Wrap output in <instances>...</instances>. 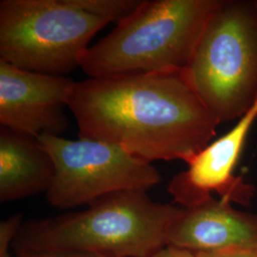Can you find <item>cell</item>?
<instances>
[{
	"label": "cell",
	"mask_w": 257,
	"mask_h": 257,
	"mask_svg": "<svg viewBox=\"0 0 257 257\" xmlns=\"http://www.w3.org/2000/svg\"><path fill=\"white\" fill-rule=\"evenodd\" d=\"M68 108L78 138L117 146L149 163L186 162L220 125L184 71L90 77L75 82Z\"/></svg>",
	"instance_id": "1"
},
{
	"label": "cell",
	"mask_w": 257,
	"mask_h": 257,
	"mask_svg": "<svg viewBox=\"0 0 257 257\" xmlns=\"http://www.w3.org/2000/svg\"><path fill=\"white\" fill-rule=\"evenodd\" d=\"M180 211L153 200L146 191L111 193L85 211L21 225L12 248L17 256L154 257L167 246L170 226Z\"/></svg>",
	"instance_id": "2"
},
{
	"label": "cell",
	"mask_w": 257,
	"mask_h": 257,
	"mask_svg": "<svg viewBox=\"0 0 257 257\" xmlns=\"http://www.w3.org/2000/svg\"><path fill=\"white\" fill-rule=\"evenodd\" d=\"M222 0H143L136 13L83 54L90 77L184 71Z\"/></svg>",
	"instance_id": "3"
},
{
	"label": "cell",
	"mask_w": 257,
	"mask_h": 257,
	"mask_svg": "<svg viewBox=\"0 0 257 257\" xmlns=\"http://www.w3.org/2000/svg\"><path fill=\"white\" fill-rule=\"evenodd\" d=\"M184 74L219 124L257 101V1L222 0Z\"/></svg>",
	"instance_id": "4"
},
{
	"label": "cell",
	"mask_w": 257,
	"mask_h": 257,
	"mask_svg": "<svg viewBox=\"0 0 257 257\" xmlns=\"http://www.w3.org/2000/svg\"><path fill=\"white\" fill-rule=\"evenodd\" d=\"M108 24L73 0H1L0 59L64 76L79 67L91 40Z\"/></svg>",
	"instance_id": "5"
},
{
	"label": "cell",
	"mask_w": 257,
	"mask_h": 257,
	"mask_svg": "<svg viewBox=\"0 0 257 257\" xmlns=\"http://www.w3.org/2000/svg\"><path fill=\"white\" fill-rule=\"evenodd\" d=\"M55 163L47 200L58 209L90 205L111 193L146 191L161 181L152 163L121 148L91 139L37 137Z\"/></svg>",
	"instance_id": "6"
},
{
	"label": "cell",
	"mask_w": 257,
	"mask_h": 257,
	"mask_svg": "<svg viewBox=\"0 0 257 257\" xmlns=\"http://www.w3.org/2000/svg\"><path fill=\"white\" fill-rule=\"evenodd\" d=\"M257 120V101L220 138L191 156L188 168L174 176L168 192L174 201L190 208L211 199L212 193L230 203L248 206L255 189L234 175L247 138Z\"/></svg>",
	"instance_id": "7"
},
{
	"label": "cell",
	"mask_w": 257,
	"mask_h": 257,
	"mask_svg": "<svg viewBox=\"0 0 257 257\" xmlns=\"http://www.w3.org/2000/svg\"><path fill=\"white\" fill-rule=\"evenodd\" d=\"M75 81L40 74L0 59L1 126L37 138L58 136L68 128L64 108Z\"/></svg>",
	"instance_id": "8"
},
{
	"label": "cell",
	"mask_w": 257,
	"mask_h": 257,
	"mask_svg": "<svg viewBox=\"0 0 257 257\" xmlns=\"http://www.w3.org/2000/svg\"><path fill=\"white\" fill-rule=\"evenodd\" d=\"M167 246L193 252L255 247L257 214L237 211L230 201L214 197L194 207H181L170 226Z\"/></svg>",
	"instance_id": "9"
},
{
	"label": "cell",
	"mask_w": 257,
	"mask_h": 257,
	"mask_svg": "<svg viewBox=\"0 0 257 257\" xmlns=\"http://www.w3.org/2000/svg\"><path fill=\"white\" fill-rule=\"evenodd\" d=\"M55 163L38 138L0 127V201L11 202L47 192Z\"/></svg>",
	"instance_id": "10"
},
{
	"label": "cell",
	"mask_w": 257,
	"mask_h": 257,
	"mask_svg": "<svg viewBox=\"0 0 257 257\" xmlns=\"http://www.w3.org/2000/svg\"><path fill=\"white\" fill-rule=\"evenodd\" d=\"M83 11L117 25L128 19L142 4L143 0H73Z\"/></svg>",
	"instance_id": "11"
},
{
	"label": "cell",
	"mask_w": 257,
	"mask_h": 257,
	"mask_svg": "<svg viewBox=\"0 0 257 257\" xmlns=\"http://www.w3.org/2000/svg\"><path fill=\"white\" fill-rule=\"evenodd\" d=\"M21 214L10 216L7 220L0 224V257L11 255L10 248L21 227Z\"/></svg>",
	"instance_id": "12"
},
{
	"label": "cell",
	"mask_w": 257,
	"mask_h": 257,
	"mask_svg": "<svg viewBox=\"0 0 257 257\" xmlns=\"http://www.w3.org/2000/svg\"><path fill=\"white\" fill-rule=\"evenodd\" d=\"M195 253L197 257H257V246Z\"/></svg>",
	"instance_id": "13"
},
{
	"label": "cell",
	"mask_w": 257,
	"mask_h": 257,
	"mask_svg": "<svg viewBox=\"0 0 257 257\" xmlns=\"http://www.w3.org/2000/svg\"><path fill=\"white\" fill-rule=\"evenodd\" d=\"M154 257H197V255L195 252L188 249L166 246L165 248L160 249Z\"/></svg>",
	"instance_id": "14"
},
{
	"label": "cell",
	"mask_w": 257,
	"mask_h": 257,
	"mask_svg": "<svg viewBox=\"0 0 257 257\" xmlns=\"http://www.w3.org/2000/svg\"><path fill=\"white\" fill-rule=\"evenodd\" d=\"M8 257H100L92 254H84V253H50V254H35V255H27V256H12Z\"/></svg>",
	"instance_id": "15"
}]
</instances>
